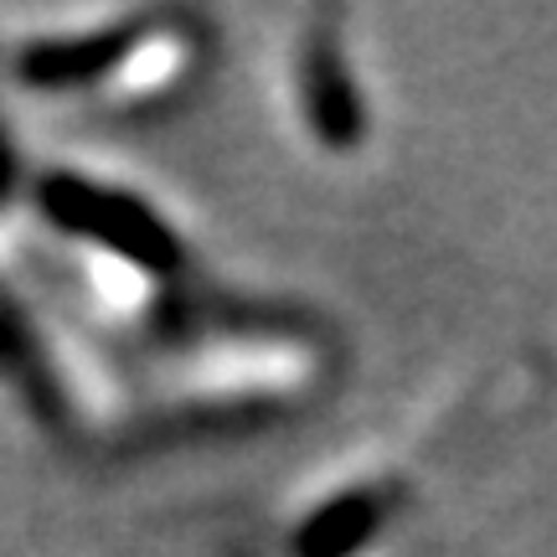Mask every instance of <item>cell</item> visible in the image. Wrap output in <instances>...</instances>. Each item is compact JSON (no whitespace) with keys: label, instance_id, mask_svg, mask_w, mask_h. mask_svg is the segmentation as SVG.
<instances>
[{"label":"cell","instance_id":"cell-1","mask_svg":"<svg viewBox=\"0 0 557 557\" xmlns=\"http://www.w3.org/2000/svg\"><path fill=\"white\" fill-rule=\"evenodd\" d=\"M305 114H310V129L331 145L357 135V109H351V88H346L336 47L331 52L315 47V58L305 62Z\"/></svg>","mask_w":557,"mask_h":557},{"label":"cell","instance_id":"cell-2","mask_svg":"<svg viewBox=\"0 0 557 557\" xmlns=\"http://www.w3.org/2000/svg\"><path fill=\"white\" fill-rule=\"evenodd\" d=\"M181 62H186V47L181 37H139L129 52L120 58V73H114V88H120L124 99H145V94H160V88H171V78L181 73Z\"/></svg>","mask_w":557,"mask_h":557}]
</instances>
